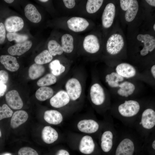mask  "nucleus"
I'll return each instance as SVG.
<instances>
[{"mask_svg": "<svg viewBox=\"0 0 155 155\" xmlns=\"http://www.w3.org/2000/svg\"><path fill=\"white\" fill-rule=\"evenodd\" d=\"M1 131L0 130V137H1Z\"/></svg>", "mask_w": 155, "mask_h": 155, "instance_id": "obj_48", "label": "nucleus"}, {"mask_svg": "<svg viewBox=\"0 0 155 155\" xmlns=\"http://www.w3.org/2000/svg\"><path fill=\"white\" fill-rule=\"evenodd\" d=\"M7 86L5 84H0V97L4 95Z\"/></svg>", "mask_w": 155, "mask_h": 155, "instance_id": "obj_42", "label": "nucleus"}, {"mask_svg": "<svg viewBox=\"0 0 155 155\" xmlns=\"http://www.w3.org/2000/svg\"><path fill=\"white\" fill-rule=\"evenodd\" d=\"M131 0H120V5L122 9L125 11H126L129 5Z\"/></svg>", "mask_w": 155, "mask_h": 155, "instance_id": "obj_40", "label": "nucleus"}, {"mask_svg": "<svg viewBox=\"0 0 155 155\" xmlns=\"http://www.w3.org/2000/svg\"><path fill=\"white\" fill-rule=\"evenodd\" d=\"M115 13V8L114 5L111 3L107 4L102 16V23L104 27L108 28L111 26L114 20Z\"/></svg>", "mask_w": 155, "mask_h": 155, "instance_id": "obj_16", "label": "nucleus"}, {"mask_svg": "<svg viewBox=\"0 0 155 155\" xmlns=\"http://www.w3.org/2000/svg\"><path fill=\"white\" fill-rule=\"evenodd\" d=\"M61 47L63 52L70 53L73 51V38L71 35L66 34L62 36L61 38Z\"/></svg>", "mask_w": 155, "mask_h": 155, "instance_id": "obj_26", "label": "nucleus"}, {"mask_svg": "<svg viewBox=\"0 0 155 155\" xmlns=\"http://www.w3.org/2000/svg\"><path fill=\"white\" fill-rule=\"evenodd\" d=\"M107 119V127L100 137V147L105 153H108L113 149L117 135V130L114 125L113 117L109 114Z\"/></svg>", "mask_w": 155, "mask_h": 155, "instance_id": "obj_5", "label": "nucleus"}, {"mask_svg": "<svg viewBox=\"0 0 155 155\" xmlns=\"http://www.w3.org/2000/svg\"><path fill=\"white\" fill-rule=\"evenodd\" d=\"M66 92L70 98L75 100L80 96L82 92L81 85L76 79L71 78L67 82L65 86Z\"/></svg>", "mask_w": 155, "mask_h": 155, "instance_id": "obj_9", "label": "nucleus"}, {"mask_svg": "<svg viewBox=\"0 0 155 155\" xmlns=\"http://www.w3.org/2000/svg\"><path fill=\"white\" fill-rule=\"evenodd\" d=\"M4 1L6 3H13L14 0H5Z\"/></svg>", "mask_w": 155, "mask_h": 155, "instance_id": "obj_45", "label": "nucleus"}, {"mask_svg": "<svg viewBox=\"0 0 155 155\" xmlns=\"http://www.w3.org/2000/svg\"><path fill=\"white\" fill-rule=\"evenodd\" d=\"M42 137L43 141L47 144H51L56 141L58 137L57 131L50 126L44 127L42 131Z\"/></svg>", "mask_w": 155, "mask_h": 155, "instance_id": "obj_24", "label": "nucleus"}, {"mask_svg": "<svg viewBox=\"0 0 155 155\" xmlns=\"http://www.w3.org/2000/svg\"><path fill=\"white\" fill-rule=\"evenodd\" d=\"M117 131L115 155H133L137 146L143 145L144 140L134 129L126 127Z\"/></svg>", "mask_w": 155, "mask_h": 155, "instance_id": "obj_2", "label": "nucleus"}, {"mask_svg": "<svg viewBox=\"0 0 155 155\" xmlns=\"http://www.w3.org/2000/svg\"><path fill=\"white\" fill-rule=\"evenodd\" d=\"M103 0H88L86 5V10L89 13H93L97 12L102 6Z\"/></svg>", "mask_w": 155, "mask_h": 155, "instance_id": "obj_33", "label": "nucleus"}, {"mask_svg": "<svg viewBox=\"0 0 155 155\" xmlns=\"http://www.w3.org/2000/svg\"><path fill=\"white\" fill-rule=\"evenodd\" d=\"M0 62L7 70L12 72L17 71L20 65L16 57L8 55H2Z\"/></svg>", "mask_w": 155, "mask_h": 155, "instance_id": "obj_21", "label": "nucleus"}, {"mask_svg": "<svg viewBox=\"0 0 155 155\" xmlns=\"http://www.w3.org/2000/svg\"><path fill=\"white\" fill-rule=\"evenodd\" d=\"M111 68L117 74L125 79L144 82V78L140 71L129 63H121Z\"/></svg>", "mask_w": 155, "mask_h": 155, "instance_id": "obj_7", "label": "nucleus"}, {"mask_svg": "<svg viewBox=\"0 0 155 155\" xmlns=\"http://www.w3.org/2000/svg\"><path fill=\"white\" fill-rule=\"evenodd\" d=\"M39 1L42 2H46L48 1V0H39Z\"/></svg>", "mask_w": 155, "mask_h": 155, "instance_id": "obj_46", "label": "nucleus"}, {"mask_svg": "<svg viewBox=\"0 0 155 155\" xmlns=\"http://www.w3.org/2000/svg\"><path fill=\"white\" fill-rule=\"evenodd\" d=\"M132 128L144 140L155 132V106L154 100H149L137 118Z\"/></svg>", "mask_w": 155, "mask_h": 155, "instance_id": "obj_3", "label": "nucleus"}, {"mask_svg": "<svg viewBox=\"0 0 155 155\" xmlns=\"http://www.w3.org/2000/svg\"><path fill=\"white\" fill-rule=\"evenodd\" d=\"M140 81L125 80L121 82L117 88L110 93L115 96L117 100L136 98L141 88Z\"/></svg>", "mask_w": 155, "mask_h": 155, "instance_id": "obj_4", "label": "nucleus"}, {"mask_svg": "<svg viewBox=\"0 0 155 155\" xmlns=\"http://www.w3.org/2000/svg\"><path fill=\"white\" fill-rule=\"evenodd\" d=\"M51 74L55 76H58L63 73L65 70V67L61 64L59 60L56 59L52 61L49 65Z\"/></svg>", "mask_w": 155, "mask_h": 155, "instance_id": "obj_30", "label": "nucleus"}, {"mask_svg": "<svg viewBox=\"0 0 155 155\" xmlns=\"http://www.w3.org/2000/svg\"><path fill=\"white\" fill-rule=\"evenodd\" d=\"M7 37L9 41L14 40L17 43L23 42L27 40L28 37L25 34H20L16 32H8Z\"/></svg>", "mask_w": 155, "mask_h": 155, "instance_id": "obj_35", "label": "nucleus"}, {"mask_svg": "<svg viewBox=\"0 0 155 155\" xmlns=\"http://www.w3.org/2000/svg\"><path fill=\"white\" fill-rule=\"evenodd\" d=\"M90 94L92 102L95 105L100 106L106 103L111 108L112 103L111 94L106 93L99 83H95L92 85Z\"/></svg>", "mask_w": 155, "mask_h": 155, "instance_id": "obj_6", "label": "nucleus"}, {"mask_svg": "<svg viewBox=\"0 0 155 155\" xmlns=\"http://www.w3.org/2000/svg\"><path fill=\"white\" fill-rule=\"evenodd\" d=\"M77 127L79 131L82 132L91 134L95 133L98 131L99 125L94 119H84L78 122Z\"/></svg>", "mask_w": 155, "mask_h": 155, "instance_id": "obj_14", "label": "nucleus"}, {"mask_svg": "<svg viewBox=\"0 0 155 155\" xmlns=\"http://www.w3.org/2000/svg\"><path fill=\"white\" fill-rule=\"evenodd\" d=\"M155 24H154V26H153V28H154V30H155Z\"/></svg>", "mask_w": 155, "mask_h": 155, "instance_id": "obj_47", "label": "nucleus"}, {"mask_svg": "<svg viewBox=\"0 0 155 155\" xmlns=\"http://www.w3.org/2000/svg\"><path fill=\"white\" fill-rule=\"evenodd\" d=\"M53 58V56L50 54L48 50H45L36 57L34 61L36 63L42 65L49 63Z\"/></svg>", "mask_w": 155, "mask_h": 155, "instance_id": "obj_31", "label": "nucleus"}, {"mask_svg": "<svg viewBox=\"0 0 155 155\" xmlns=\"http://www.w3.org/2000/svg\"><path fill=\"white\" fill-rule=\"evenodd\" d=\"M13 112L10 108L5 104L0 106V120L12 116Z\"/></svg>", "mask_w": 155, "mask_h": 155, "instance_id": "obj_36", "label": "nucleus"}, {"mask_svg": "<svg viewBox=\"0 0 155 155\" xmlns=\"http://www.w3.org/2000/svg\"><path fill=\"white\" fill-rule=\"evenodd\" d=\"M55 76L51 73H48L37 81V85L39 86H45L55 84L57 81Z\"/></svg>", "mask_w": 155, "mask_h": 155, "instance_id": "obj_34", "label": "nucleus"}, {"mask_svg": "<svg viewBox=\"0 0 155 155\" xmlns=\"http://www.w3.org/2000/svg\"><path fill=\"white\" fill-rule=\"evenodd\" d=\"M138 9V4L137 1L131 0L130 4L126 11L125 18L127 22H131L135 18Z\"/></svg>", "mask_w": 155, "mask_h": 155, "instance_id": "obj_27", "label": "nucleus"}, {"mask_svg": "<svg viewBox=\"0 0 155 155\" xmlns=\"http://www.w3.org/2000/svg\"><path fill=\"white\" fill-rule=\"evenodd\" d=\"M48 51L52 56L62 54L63 51L61 46L56 40H51L48 44Z\"/></svg>", "mask_w": 155, "mask_h": 155, "instance_id": "obj_32", "label": "nucleus"}, {"mask_svg": "<svg viewBox=\"0 0 155 155\" xmlns=\"http://www.w3.org/2000/svg\"><path fill=\"white\" fill-rule=\"evenodd\" d=\"M83 46L87 52L91 54L97 53L100 48L97 37L93 34L89 35L86 36L83 41Z\"/></svg>", "mask_w": 155, "mask_h": 155, "instance_id": "obj_17", "label": "nucleus"}, {"mask_svg": "<svg viewBox=\"0 0 155 155\" xmlns=\"http://www.w3.org/2000/svg\"><path fill=\"white\" fill-rule=\"evenodd\" d=\"M5 98L7 104L13 109H20L23 106V101L18 92L16 90L8 92L5 95Z\"/></svg>", "mask_w": 155, "mask_h": 155, "instance_id": "obj_13", "label": "nucleus"}, {"mask_svg": "<svg viewBox=\"0 0 155 155\" xmlns=\"http://www.w3.org/2000/svg\"><path fill=\"white\" fill-rule=\"evenodd\" d=\"M45 71V68L42 65L34 63L29 69L28 75L31 79L34 80L41 76Z\"/></svg>", "mask_w": 155, "mask_h": 155, "instance_id": "obj_29", "label": "nucleus"}, {"mask_svg": "<svg viewBox=\"0 0 155 155\" xmlns=\"http://www.w3.org/2000/svg\"><path fill=\"white\" fill-rule=\"evenodd\" d=\"M32 42L30 40L17 44L9 47L8 53L12 55H21L28 51L31 47Z\"/></svg>", "mask_w": 155, "mask_h": 155, "instance_id": "obj_19", "label": "nucleus"}, {"mask_svg": "<svg viewBox=\"0 0 155 155\" xmlns=\"http://www.w3.org/2000/svg\"><path fill=\"white\" fill-rule=\"evenodd\" d=\"M146 1L150 5L154 7L155 6V0H146Z\"/></svg>", "mask_w": 155, "mask_h": 155, "instance_id": "obj_44", "label": "nucleus"}, {"mask_svg": "<svg viewBox=\"0 0 155 155\" xmlns=\"http://www.w3.org/2000/svg\"><path fill=\"white\" fill-rule=\"evenodd\" d=\"M9 79V75L6 71L0 70V84H5L7 82Z\"/></svg>", "mask_w": 155, "mask_h": 155, "instance_id": "obj_38", "label": "nucleus"}, {"mask_svg": "<svg viewBox=\"0 0 155 155\" xmlns=\"http://www.w3.org/2000/svg\"><path fill=\"white\" fill-rule=\"evenodd\" d=\"M5 30L4 24L0 22V44L3 43L5 38Z\"/></svg>", "mask_w": 155, "mask_h": 155, "instance_id": "obj_39", "label": "nucleus"}, {"mask_svg": "<svg viewBox=\"0 0 155 155\" xmlns=\"http://www.w3.org/2000/svg\"><path fill=\"white\" fill-rule=\"evenodd\" d=\"M124 44V40L122 36L119 34H114L108 38L107 41V52L111 55H116L121 51Z\"/></svg>", "mask_w": 155, "mask_h": 155, "instance_id": "obj_8", "label": "nucleus"}, {"mask_svg": "<svg viewBox=\"0 0 155 155\" xmlns=\"http://www.w3.org/2000/svg\"><path fill=\"white\" fill-rule=\"evenodd\" d=\"M28 117V113L24 110H18L15 112L12 116L10 121L11 127L16 128L25 123Z\"/></svg>", "mask_w": 155, "mask_h": 155, "instance_id": "obj_22", "label": "nucleus"}, {"mask_svg": "<svg viewBox=\"0 0 155 155\" xmlns=\"http://www.w3.org/2000/svg\"><path fill=\"white\" fill-rule=\"evenodd\" d=\"M56 155H70L69 153L67 150L61 149L59 150L56 153Z\"/></svg>", "mask_w": 155, "mask_h": 155, "instance_id": "obj_43", "label": "nucleus"}, {"mask_svg": "<svg viewBox=\"0 0 155 155\" xmlns=\"http://www.w3.org/2000/svg\"><path fill=\"white\" fill-rule=\"evenodd\" d=\"M63 1L65 6L68 8H73L75 5V2L74 0H64Z\"/></svg>", "mask_w": 155, "mask_h": 155, "instance_id": "obj_41", "label": "nucleus"}, {"mask_svg": "<svg viewBox=\"0 0 155 155\" xmlns=\"http://www.w3.org/2000/svg\"><path fill=\"white\" fill-rule=\"evenodd\" d=\"M69 28L76 32L84 30L89 25V23L85 19L80 17H72L67 22Z\"/></svg>", "mask_w": 155, "mask_h": 155, "instance_id": "obj_15", "label": "nucleus"}, {"mask_svg": "<svg viewBox=\"0 0 155 155\" xmlns=\"http://www.w3.org/2000/svg\"><path fill=\"white\" fill-rule=\"evenodd\" d=\"M24 11L26 17L31 22L38 23L41 20L42 17L40 14L33 5L27 4L25 7Z\"/></svg>", "mask_w": 155, "mask_h": 155, "instance_id": "obj_23", "label": "nucleus"}, {"mask_svg": "<svg viewBox=\"0 0 155 155\" xmlns=\"http://www.w3.org/2000/svg\"><path fill=\"white\" fill-rule=\"evenodd\" d=\"M138 40L144 44V46L140 51V55L145 56L151 52L155 48V39L154 37L149 34H139L137 36Z\"/></svg>", "mask_w": 155, "mask_h": 155, "instance_id": "obj_10", "label": "nucleus"}, {"mask_svg": "<svg viewBox=\"0 0 155 155\" xmlns=\"http://www.w3.org/2000/svg\"><path fill=\"white\" fill-rule=\"evenodd\" d=\"M44 118L49 123L55 125L60 123L63 120L61 114L57 111L53 110L46 111L44 113Z\"/></svg>", "mask_w": 155, "mask_h": 155, "instance_id": "obj_25", "label": "nucleus"}, {"mask_svg": "<svg viewBox=\"0 0 155 155\" xmlns=\"http://www.w3.org/2000/svg\"><path fill=\"white\" fill-rule=\"evenodd\" d=\"M125 80L111 68H110L105 76V82L109 88L110 93L117 88L120 84Z\"/></svg>", "mask_w": 155, "mask_h": 155, "instance_id": "obj_11", "label": "nucleus"}, {"mask_svg": "<svg viewBox=\"0 0 155 155\" xmlns=\"http://www.w3.org/2000/svg\"><path fill=\"white\" fill-rule=\"evenodd\" d=\"M53 90L50 87L42 86L38 89L35 93L36 98L40 101H44L50 98L53 95Z\"/></svg>", "mask_w": 155, "mask_h": 155, "instance_id": "obj_28", "label": "nucleus"}, {"mask_svg": "<svg viewBox=\"0 0 155 155\" xmlns=\"http://www.w3.org/2000/svg\"><path fill=\"white\" fill-rule=\"evenodd\" d=\"M24 24V21L21 18L14 16L6 19L4 26L8 32H16L22 29Z\"/></svg>", "mask_w": 155, "mask_h": 155, "instance_id": "obj_12", "label": "nucleus"}, {"mask_svg": "<svg viewBox=\"0 0 155 155\" xmlns=\"http://www.w3.org/2000/svg\"><path fill=\"white\" fill-rule=\"evenodd\" d=\"M95 145L92 137L86 135L81 139L79 146L80 151L84 154H89L94 151Z\"/></svg>", "mask_w": 155, "mask_h": 155, "instance_id": "obj_20", "label": "nucleus"}, {"mask_svg": "<svg viewBox=\"0 0 155 155\" xmlns=\"http://www.w3.org/2000/svg\"><path fill=\"white\" fill-rule=\"evenodd\" d=\"M70 98L65 90L59 91L50 99V102L51 105L55 108L62 107L69 103Z\"/></svg>", "mask_w": 155, "mask_h": 155, "instance_id": "obj_18", "label": "nucleus"}, {"mask_svg": "<svg viewBox=\"0 0 155 155\" xmlns=\"http://www.w3.org/2000/svg\"><path fill=\"white\" fill-rule=\"evenodd\" d=\"M149 100L136 98L116 100L111 104L110 114L126 126L132 128L137 118Z\"/></svg>", "mask_w": 155, "mask_h": 155, "instance_id": "obj_1", "label": "nucleus"}, {"mask_svg": "<svg viewBox=\"0 0 155 155\" xmlns=\"http://www.w3.org/2000/svg\"><path fill=\"white\" fill-rule=\"evenodd\" d=\"M18 155H38V154L34 149L26 147L22 148L19 150Z\"/></svg>", "mask_w": 155, "mask_h": 155, "instance_id": "obj_37", "label": "nucleus"}]
</instances>
